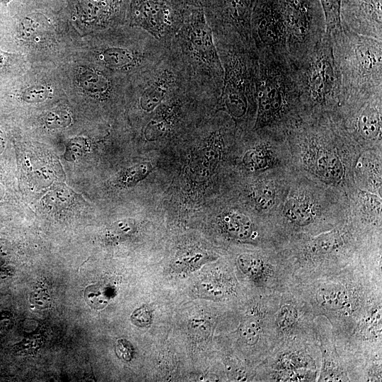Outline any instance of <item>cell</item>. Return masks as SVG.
Returning <instances> with one entry per match:
<instances>
[{"label":"cell","instance_id":"6da1fadb","mask_svg":"<svg viewBox=\"0 0 382 382\" xmlns=\"http://www.w3.org/2000/svg\"><path fill=\"white\" fill-rule=\"evenodd\" d=\"M168 49L181 62L190 84L217 103L224 69L202 7L190 6L180 29Z\"/></svg>","mask_w":382,"mask_h":382},{"label":"cell","instance_id":"7a4b0ae2","mask_svg":"<svg viewBox=\"0 0 382 382\" xmlns=\"http://www.w3.org/2000/svg\"><path fill=\"white\" fill-rule=\"evenodd\" d=\"M329 33L342 89L340 102L382 95V41L342 28Z\"/></svg>","mask_w":382,"mask_h":382},{"label":"cell","instance_id":"3957f363","mask_svg":"<svg viewBox=\"0 0 382 382\" xmlns=\"http://www.w3.org/2000/svg\"><path fill=\"white\" fill-rule=\"evenodd\" d=\"M224 69L221 92L216 103L237 120L257 112L258 56L255 48L236 39L214 38Z\"/></svg>","mask_w":382,"mask_h":382},{"label":"cell","instance_id":"277c9868","mask_svg":"<svg viewBox=\"0 0 382 382\" xmlns=\"http://www.w3.org/2000/svg\"><path fill=\"white\" fill-rule=\"evenodd\" d=\"M255 127L279 125L301 108L294 64L288 54L258 56Z\"/></svg>","mask_w":382,"mask_h":382},{"label":"cell","instance_id":"5b68a950","mask_svg":"<svg viewBox=\"0 0 382 382\" xmlns=\"http://www.w3.org/2000/svg\"><path fill=\"white\" fill-rule=\"evenodd\" d=\"M292 63L301 108L321 111L340 105L342 89L329 32L306 56Z\"/></svg>","mask_w":382,"mask_h":382},{"label":"cell","instance_id":"8992f818","mask_svg":"<svg viewBox=\"0 0 382 382\" xmlns=\"http://www.w3.org/2000/svg\"><path fill=\"white\" fill-rule=\"evenodd\" d=\"M286 28L287 50L292 62L306 56L326 33L320 0H277Z\"/></svg>","mask_w":382,"mask_h":382},{"label":"cell","instance_id":"52a82bcc","mask_svg":"<svg viewBox=\"0 0 382 382\" xmlns=\"http://www.w3.org/2000/svg\"><path fill=\"white\" fill-rule=\"evenodd\" d=\"M184 0H132L127 21L168 48L180 29L189 7Z\"/></svg>","mask_w":382,"mask_h":382},{"label":"cell","instance_id":"ba28073f","mask_svg":"<svg viewBox=\"0 0 382 382\" xmlns=\"http://www.w3.org/2000/svg\"><path fill=\"white\" fill-rule=\"evenodd\" d=\"M214 38H236L254 47L250 18L256 0H200Z\"/></svg>","mask_w":382,"mask_h":382},{"label":"cell","instance_id":"9c48e42d","mask_svg":"<svg viewBox=\"0 0 382 382\" xmlns=\"http://www.w3.org/2000/svg\"><path fill=\"white\" fill-rule=\"evenodd\" d=\"M250 33L257 56L288 54L286 33L277 0H256Z\"/></svg>","mask_w":382,"mask_h":382},{"label":"cell","instance_id":"30bf717a","mask_svg":"<svg viewBox=\"0 0 382 382\" xmlns=\"http://www.w3.org/2000/svg\"><path fill=\"white\" fill-rule=\"evenodd\" d=\"M382 0H341V28L382 41Z\"/></svg>","mask_w":382,"mask_h":382},{"label":"cell","instance_id":"8fae6325","mask_svg":"<svg viewBox=\"0 0 382 382\" xmlns=\"http://www.w3.org/2000/svg\"><path fill=\"white\" fill-rule=\"evenodd\" d=\"M74 14L99 26L127 21L132 0H71Z\"/></svg>","mask_w":382,"mask_h":382},{"label":"cell","instance_id":"7c38bea8","mask_svg":"<svg viewBox=\"0 0 382 382\" xmlns=\"http://www.w3.org/2000/svg\"><path fill=\"white\" fill-rule=\"evenodd\" d=\"M79 84L89 92L102 98H108L113 94L114 81L108 75L93 69H81L77 77Z\"/></svg>","mask_w":382,"mask_h":382},{"label":"cell","instance_id":"4fadbf2b","mask_svg":"<svg viewBox=\"0 0 382 382\" xmlns=\"http://www.w3.org/2000/svg\"><path fill=\"white\" fill-rule=\"evenodd\" d=\"M284 213L291 221L301 226L311 223L315 215L312 204L305 199L298 198H291L286 201Z\"/></svg>","mask_w":382,"mask_h":382},{"label":"cell","instance_id":"5bb4252c","mask_svg":"<svg viewBox=\"0 0 382 382\" xmlns=\"http://www.w3.org/2000/svg\"><path fill=\"white\" fill-rule=\"evenodd\" d=\"M224 227L231 236L246 238L252 233V224L245 215L238 212L225 214L221 219Z\"/></svg>","mask_w":382,"mask_h":382},{"label":"cell","instance_id":"9a60e30c","mask_svg":"<svg viewBox=\"0 0 382 382\" xmlns=\"http://www.w3.org/2000/svg\"><path fill=\"white\" fill-rule=\"evenodd\" d=\"M317 154L316 165L317 170L326 178L339 180L342 175V166L340 159L332 153L321 149Z\"/></svg>","mask_w":382,"mask_h":382},{"label":"cell","instance_id":"2e32d148","mask_svg":"<svg viewBox=\"0 0 382 382\" xmlns=\"http://www.w3.org/2000/svg\"><path fill=\"white\" fill-rule=\"evenodd\" d=\"M241 270L253 279L261 280L266 275V265L262 260L252 255H241L238 259Z\"/></svg>","mask_w":382,"mask_h":382},{"label":"cell","instance_id":"e0dca14e","mask_svg":"<svg viewBox=\"0 0 382 382\" xmlns=\"http://www.w3.org/2000/svg\"><path fill=\"white\" fill-rule=\"evenodd\" d=\"M325 13L326 31L340 29V8L341 0H320Z\"/></svg>","mask_w":382,"mask_h":382},{"label":"cell","instance_id":"ac0fdd59","mask_svg":"<svg viewBox=\"0 0 382 382\" xmlns=\"http://www.w3.org/2000/svg\"><path fill=\"white\" fill-rule=\"evenodd\" d=\"M253 196L257 205L262 209H267L274 204V190L270 183L260 182L253 190Z\"/></svg>","mask_w":382,"mask_h":382},{"label":"cell","instance_id":"d6986e66","mask_svg":"<svg viewBox=\"0 0 382 382\" xmlns=\"http://www.w3.org/2000/svg\"><path fill=\"white\" fill-rule=\"evenodd\" d=\"M323 303L332 308H340L345 306L348 301L347 295L342 289L330 288L320 292Z\"/></svg>","mask_w":382,"mask_h":382},{"label":"cell","instance_id":"ffe728a7","mask_svg":"<svg viewBox=\"0 0 382 382\" xmlns=\"http://www.w3.org/2000/svg\"><path fill=\"white\" fill-rule=\"evenodd\" d=\"M152 170L150 163L139 164L127 169L120 178L122 185H130L141 180Z\"/></svg>","mask_w":382,"mask_h":382},{"label":"cell","instance_id":"44dd1931","mask_svg":"<svg viewBox=\"0 0 382 382\" xmlns=\"http://www.w3.org/2000/svg\"><path fill=\"white\" fill-rule=\"evenodd\" d=\"M298 311L289 304L283 306L279 310L277 323L279 328L284 330H289L292 328L298 320Z\"/></svg>","mask_w":382,"mask_h":382},{"label":"cell","instance_id":"7402d4cb","mask_svg":"<svg viewBox=\"0 0 382 382\" xmlns=\"http://www.w3.org/2000/svg\"><path fill=\"white\" fill-rule=\"evenodd\" d=\"M306 364V360L303 356L296 353H288L280 357L277 367L289 371L305 368Z\"/></svg>","mask_w":382,"mask_h":382},{"label":"cell","instance_id":"603a6c76","mask_svg":"<svg viewBox=\"0 0 382 382\" xmlns=\"http://www.w3.org/2000/svg\"><path fill=\"white\" fill-rule=\"evenodd\" d=\"M262 149L263 148L257 147L247 152L244 157V163L247 167L257 170L264 168L268 165L267 155Z\"/></svg>","mask_w":382,"mask_h":382},{"label":"cell","instance_id":"cb8c5ba5","mask_svg":"<svg viewBox=\"0 0 382 382\" xmlns=\"http://www.w3.org/2000/svg\"><path fill=\"white\" fill-rule=\"evenodd\" d=\"M242 339L250 345L255 344L260 335V325L254 320H248L243 323L240 329Z\"/></svg>","mask_w":382,"mask_h":382},{"label":"cell","instance_id":"d4e9b609","mask_svg":"<svg viewBox=\"0 0 382 382\" xmlns=\"http://www.w3.org/2000/svg\"><path fill=\"white\" fill-rule=\"evenodd\" d=\"M50 95L49 88L44 86H33L24 89L21 98L27 103H38L45 100Z\"/></svg>","mask_w":382,"mask_h":382},{"label":"cell","instance_id":"484cf974","mask_svg":"<svg viewBox=\"0 0 382 382\" xmlns=\"http://www.w3.org/2000/svg\"><path fill=\"white\" fill-rule=\"evenodd\" d=\"M85 298L88 304L98 309L104 307L108 302L104 291L96 286L87 287Z\"/></svg>","mask_w":382,"mask_h":382},{"label":"cell","instance_id":"4316f807","mask_svg":"<svg viewBox=\"0 0 382 382\" xmlns=\"http://www.w3.org/2000/svg\"><path fill=\"white\" fill-rule=\"evenodd\" d=\"M71 121L69 115L62 110L50 112L46 118L45 123L49 128H57L66 126Z\"/></svg>","mask_w":382,"mask_h":382},{"label":"cell","instance_id":"83f0119b","mask_svg":"<svg viewBox=\"0 0 382 382\" xmlns=\"http://www.w3.org/2000/svg\"><path fill=\"white\" fill-rule=\"evenodd\" d=\"M131 320L139 327H146L151 322V312L146 306L137 309L132 315Z\"/></svg>","mask_w":382,"mask_h":382},{"label":"cell","instance_id":"f1b7e54d","mask_svg":"<svg viewBox=\"0 0 382 382\" xmlns=\"http://www.w3.org/2000/svg\"><path fill=\"white\" fill-rule=\"evenodd\" d=\"M30 301L40 308H45L49 306L50 296L48 293L41 288H38L32 293Z\"/></svg>","mask_w":382,"mask_h":382},{"label":"cell","instance_id":"f546056e","mask_svg":"<svg viewBox=\"0 0 382 382\" xmlns=\"http://www.w3.org/2000/svg\"><path fill=\"white\" fill-rule=\"evenodd\" d=\"M133 229L134 221L129 220L117 221L111 227V231H112L114 233L120 236L128 235L132 232Z\"/></svg>","mask_w":382,"mask_h":382},{"label":"cell","instance_id":"4dcf8cb0","mask_svg":"<svg viewBox=\"0 0 382 382\" xmlns=\"http://www.w3.org/2000/svg\"><path fill=\"white\" fill-rule=\"evenodd\" d=\"M41 345V340L37 337L32 336L29 338L25 339L23 342H21L18 347L19 352H31L38 348V347Z\"/></svg>","mask_w":382,"mask_h":382},{"label":"cell","instance_id":"1f68e13d","mask_svg":"<svg viewBox=\"0 0 382 382\" xmlns=\"http://www.w3.org/2000/svg\"><path fill=\"white\" fill-rule=\"evenodd\" d=\"M117 354L125 361H129L132 357V349L128 342L125 340H119L116 345Z\"/></svg>","mask_w":382,"mask_h":382},{"label":"cell","instance_id":"d6a6232c","mask_svg":"<svg viewBox=\"0 0 382 382\" xmlns=\"http://www.w3.org/2000/svg\"><path fill=\"white\" fill-rule=\"evenodd\" d=\"M12 66V58L0 50V75L7 72Z\"/></svg>","mask_w":382,"mask_h":382},{"label":"cell","instance_id":"836d02e7","mask_svg":"<svg viewBox=\"0 0 382 382\" xmlns=\"http://www.w3.org/2000/svg\"><path fill=\"white\" fill-rule=\"evenodd\" d=\"M10 248L7 241L0 239V265L4 264L8 258Z\"/></svg>","mask_w":382,"mask_h":382},{"label":"cell","instance_id":"e575fe53","mask_svg":"<svg viewBox=\"0 0 382 382\" xmlns=\"http://www.w3.org/2000/svg\"><path fill=\"white\" fill-rule=\"evenodd\" d=\"M6 144V135L4 129L0 125V154L5 149Z\"/></svg>","mask_w":382,"mask_h":382},{"label":"cell","instance_id":"d590c367","mask_svg":"<svg viewBox=\"0 0 382 382\" xmlns=\"http://www.w3.org/2000/svg\"><path fill=\"white\" fill-rule=\"evenodd\" d=\"M184 1L189 5L197 6V7H202L200 0H184Z\"/></svg>","mask_w":382,"mask_h":382},{"label":"cell","instance_id":"8d00e7d4","mask_svg":"<svg viewBox=\"0 0 382 382\" xmlns=\"http://www.w3.org/2000/svg\"><path fill=\"white\" fill-rule=\"evenodd\" d=\"M4 193H5V189H4V187L3 186V185H1L0 183V201L2 199V198L4 197Z\"/></svg>","mask_w":382,"mask_h":382},{"label":"cell","instance_id":"74e56055","mask_svg":"<svg viewBox=\"0 0 382 382\" xmlns=\"http://www.w3.org/2000/svg\"><path fill=\"white\" fill-rule=\"evenodd\" d=\"M13 0H0V3L3 5L8 4Z\"/></svg>","mask_w":382,"mask_h":382}]
</instances>
